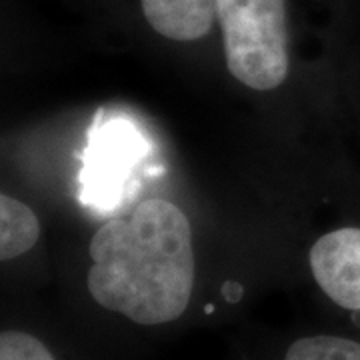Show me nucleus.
<instances>
[{"mask_svg":"<svg viewBox=\"0 0 360 360\" xmlns=\"http://www.w3.org/2000/svg\"><path fill=\"white\" fill-rule=\"evenodd\" d=\"M217 18L232 77L248 89H278L290 68L284 0H217Z\"/></svg>","mask_w":360,"mask_h":360,"instance_id":"obj_2","label":"nucleus"},{"mask_svg":"<svg viewBox=\"0 0 360 360\" xmlns=\"http://www.w3.org/2000/svg\"><path fill=\"white\" fill-rule=\"evenodd\" d=\"M222 295H224V298L229 302H236L243 296V286L238 283H234V281H229V283L222 286Z\"/></svg>","mask_w":360,"mask_h":360,"instance_id":"obj_8","label":"nucleus"},{"mask_svg":"<svg viewBox=\"0 0 360 360\" xmlns=\"http://www.w3.org/2000/svg\"><path fill=\"white\" fill-rule=\"evenodd\" d=\"M310 269L335 304L360 312V229H338L321 236L310 248Z\"/></svg>","mask_w":360,"mask_h":360,"instance_id":"obj_3","label":"nucleus"},{"mask_svg":"<svg viewBox=\"0 0 360 360\" xmlns=\"http://www.w3.org/2000/svg\"><path fill=\"white\" fill-rule=\"evenodd\" d=\"M141 6L155 32L180 42L205 39L217 16V0H141Z\"/></svg>","mask_w":360,"mask_h":360,"instance_id":"obj_4","label":"nucleus"},{"mask_svg":"<svg viewBox=\"0 0 360 360\" xmlns=\"http://www.w3.org/2000/svg\"><path fill=\"white\" fill-rule=\"evenodd\" d=\"M86 286L96 304L142 326L180 319L194 290L193 229L165 198L136 205L130 219H110L90 240Z\"/></svg>","mask_w":360,"mask_h":360,"instance_id":"obj_1","label":"nucleus"},{"mask_svg":"<svg viewBox=\"0 0 360 360\" xmlns=\"http://www.w3.org/2000/svg\"><path fill=\"white\" fill-rule=\"evenodd\" d=\"M0 360H56L46 345L25 330H4L0 335Z\"/></svg>","mask_w":360,"mask_h":360,"instance_id":"obj_7","label":"nucleus"},{"mask_svg":"<svg viewBox=\"0 0 360 360\" xmlns=\"http://www.w3.org/2000/svg\"><path fill=\"white\" fill-rule=\"evenodd\" d=\"M284 360H360V342L342 336H307L290 345Z\"/></svg>","mask_w":360,"mask_h":360,"instance_id":"obj_6","label":"nucleus"},{"mask_svg":"<svg viewBox=\"0 0 360 360\" xmlns=\"http://www.w3.org/2000/svg\"><path fill=\"white\" fill-rule=\"evenodd\" d=\"M40 224L37 214L8 194L0 196V258L13 260L39 243Z\"/></svg>","mask_w":360,"mask_h":360,"instance_id":"obj_5","label":"nucleus"}]
</instances>
